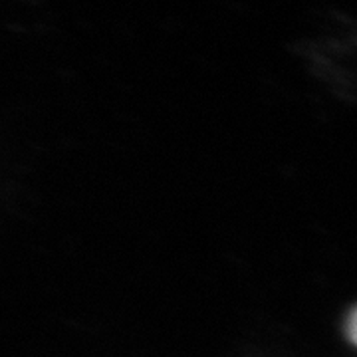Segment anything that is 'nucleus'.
<instances>
[{
	"label": "nucleus",
	"instance_id": "f257e3e1",
	"mask_svg": "<svg viewBox=\"0 0 357 357\" xmlns=\"http://www.w3.org/2000/svg\"><path fill=\"white\" fill-rule=\"evenodd\" d=\"M347 335H349V340L357 345V310L351 314V318L347 321Z\"/></svg>",
	"mask_w": 357,
	"mask_h": 357
}]
</instances>
